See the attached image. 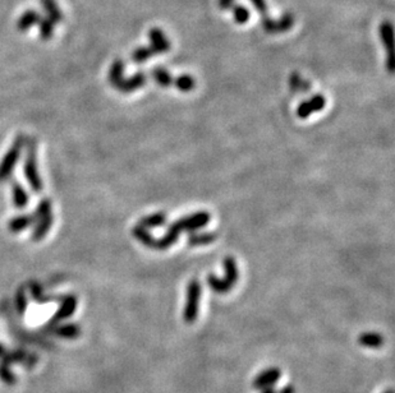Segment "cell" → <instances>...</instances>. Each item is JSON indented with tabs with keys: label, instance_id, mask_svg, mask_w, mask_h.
<instances>
[{
	"label": "cell",
	"instance_id": "1",
	"mask_svg": "<svg viewBox=\"0 0 395 393\" xmlns=\"http://www.w3.org/2000/svg\"><path fill=\"white\" fill-rule=\"evenodd\" d=\"M23 174L26 180L30 184L31 190L33 193L43 192V180L38 173V153H36V142L33 138L27 141V156L23 164Z\"/></svg>",
	"mask_w": 395,
	"mask_h": 393
},
{
	"label": "cell",
	"instance_id": "2",
	"mask_svg": "<svg viewBox=\"0 0 395 393\" xmlns=\"http://www.w3.org/2000/svg\"><path fill=\"white\" fill-rule=\"evenodd\" d=\"M224 268L225 276L224 279H218L214 275L207 276V285L218 294H225L236 285L238 280V270H237L236 261L233 257H227L224 259Z\"/></svg>",
	"mask_w": 395,
	"mask_h": 393
},
{
	"label": "cell",
	"instance_id": "3",
	"mask_svg": "<svg viewBox=\"0 0 395 393\" xmlns=\"http://www.w3.org/2000/svg\"><path fill=\"white\" fill-rule=\"evenodd\" d=\"M23 146H24V137L22 134L17 137L15 144L10 147V150L6 153V156L0 162V183L6 182L9 178H12V173L15 170V164L21 157Z\"/></svg>",
	"mask_w": 395,
	"mask_h": 393
},
{
	"label": "cell",
	"instance_id": "4",
	"mask_svg": "<svg viewBox=\"0 0 395 393\" xmlns=\"http://www.w3.org/2000/svg\"><path fill=\"white\" fill-rule=\"evenodd\" d=\"M201 293H202V290H201L200 282L198 280L191 281L188 284V288H187V302H186L184 313H183L184 322L188 323V325L195 323V321L198 319Z\"/></svg>",
	"mask_w": 395,
	"mask_h": 393
},
{
	"label": "cell",
	"instance_id": "5",
	"mask_svg": "<svg viewBox=\"0 0 395 393\" xmlns=\"http://www.w3.org/2000/svg\"><path fill=\"white\" fill-rule=\"evenodd\" d=\"M209 221H210V215L207 212H198L192 216H187V217L175 221L174 224L169 226V229L174 230L178 234L182 231H195L207 225Z\"/></svg>",
	"mask_w": 395,
	"mask_h": 393
},
{
	"label": "cell",
	"instance_id": "6",
	"mask_svg": "<svg viewBox=\"0 0 395 393\" xmlns=\"http://www.w3.org/2000/svg\"><path fill=\"white\" fill-rule=\"evenodd\" d=\"M281 371L279 368L276 367H273V368H267L265 371H261L260 374H258V377L253 379V383L252 386L255 390H262V388H266V387H274L278 380L281 379Z\"/></svg>",
	"mask_w": 395,
	"mask_h": 393
},
{
	"label": "cell",
	"instance_id": "7",
	"mask_svg": "<svg viewBox=\"0 0 395 393\" xmlns=\"http://www.w3.org/2000/svg\"><path fill=\"white\" fill-rule=\"evenodd\" d=\"M325 104H327L325 98L321 96V95H316V96L310 98L308 101H304L301 105L298 106L297 115H298L301 119H306V118H308L312 113H316V111L322 110V109L325 107Z\"/></svg>",
	"mask_w": 395,
	"mask_h": 393
},
{
	"label": "cell",
	"instance_id": "8",
	"mask_svg": "<svg viewBox=\"0 0 395 393\" xmlns=\"http://www.w3.org/2000/svg\"><path fill=\"white\" fill-rule=\"evenodd\" d=\"M10 187H12V196H13V204L17 210H23L30 203V196L27 190L23 188L22 184L15 178H9Z\"/></svg>",
	"mask_w": 395,
	"mask_h": 393
},
{
	"label": "cell",
	"instance_id": "9",
	"mask_svg": "<svg viewBox=\"0 0 395 393\" xmlns=\"http://www.w3.org/2000/svg\"><path fill=\"white\" fill-rule=\"evenodd\" d=\"M380 36L384 46L388 49V68L390 73L394 72V61H393V26L390 22H382L380 27Z\"/></svg>",
	"mask_w": 395,
	"mask_h": 393
},
{
	"label": "cell",
	"instance_id": "10",
	"mask_svg": "<svg viewBox=\"0 0 395 393\" xmlns=\"http://www.w3.org/2000/svg\"><path fill=\"white\" fill-rule=\"evenodd\" d=\"M149 38L151 40L152 44L150 46V50L154 55L167 53V50L170 49V44H169L167 38L164 36V32L159 29H152L149 32Z\"/></svg>",
	"mask_w": 395,
	"mask_h": 393
},
{
	"label": "cell",
	"instance_id": "11",
	"mask_svg": "<svg viewBox=\"0 0 395 393\" xmlns=\"http://www.w3.org/2000/svg\"><path fill=\"white\" fill-rule=\"evenodd\" d=\"M43 17L36 12L35 9H29L26 12H23L21 17L17 21V29L20 32H26L30 30L33 26H38V23L41 22Z\"/></svg>",
	"mask_w": 395,
	"mask_h": 393
},
{
	"label": "cell",
	"instance_id": "12",
	"mask_svg": "<svg viewBox=\"0 0 395 393\" xmlns=\"http://www.w3.org/2000/svg\"><path fill=\"white\" fill-rule=\"evenodd\" d=\"M53 212L38 219L36 224H35V229L32 231V235H31L32 240L33 242H41L45 238L46 234L50 231L52 225H53Z\"/></svg>",
	"mask_w": 395,
	"mask_h": 393
},
{
	"label": "cell",
	"instance_id": "13",
	"mask_svg": "<svg viewBox=\"0 0 395 393\" xmlns=\"http://www.w3.org/2000/svg\"><path fill=\"white\" fill-rule=\"evenodd\" d=\"M35 224H36V219H35L33 213H30V215H21V216H17L15 219H10L8 222V227H9L10 233L18 234V233H21L23 230H26L27 227L32 226Z\"/></svg>",
	"mask_w": 395,
	"mask_h": 393
},
{
	"label": "cell",
	"instance_id": "14",
	"mask_svg": "<svg viewBox=\"0 0 395 393\" xmlns=\"http://www.w3.org/2000/svg\"><path fill=\"white\" fill-rule=\"evenodd\" d=\"M293 21L295 18L292 17V15H284L281 18V21H270V20H266L264 21V29H265L266 32L269 33H276V32H284V31H288L292 24H293Z\"/></svg>",
	"mask_w": 395,
	"mask_h": 393
},
{
	"label": "cell",
	"instance_id": "15",
	"mask_svg": "<svg viewBox=\"0 0 395 393\" xmlns=\"http://www.w3.org/2000/svg\"><path fill=\"white\" fill-rule=\"evenodd\" d=\"M144 84H146V77H144L142 72H138L135 76L131 77L128 79L124 78L122 82L117 86V90L124 92V93H128V92L135 91L137 88L144 87Z\"/></svg>",
	"mask_w": 395,
	"mask_h": 393
},
{
	"label": "cell",
	"instance_id": "16",
	"mask_svg": "<svg viewBox=\"0 0 395 393\" xmlns=\"http://www.w3.org/2000/svg\"><path fill=\"white\" fill-rule=\"evenodd\" d=\"M40 1H41V7L45 10L46 18L54 24L61 23L63 20V12L58 6L57 0H40Z\"/></svg>",
	"mask_w": 395,
	"mask_h": 393
},
{
	"label": "cell",
	"instance_id": "17",
	"mask_svg": "<svg viewBox=\"0 0 395 393\" xmlns=\"http://www.w3.org/2000/svg\"><path fill=\"white\" fill-rule=\"evenodd\" d=\"M358 342L361 346L370 348H380L384 345V337L380 333L366 332L359 334Z\"/></svg>",
	"mask_w": 395,
	"mask_h": 393
},
{
	"label": "cell",
	"instance_id": "18",
	"mask_svg": "<svg viewBox=\"0 0 395 393\" xmlns=\"http://www.w3.org/2000/svg\"><path fill=\"white\" fill-rule=\"evenodd\" d=\"M124 64L123 61L119 59V61H115L113 64H112V68L109 70V82L110 84L117 88V86L122 82L124 79Z\"/></svg>",
	"mask_w": 395,
	"mask_h": 393
},
{
	"label": "cell",
	"instance_id": "19",
	"mask_svg": "<svg viewBox=\"0 0 395 393\" xmlns=\"http://www.w3.org/2000/svg\"><path fill=\"white\" fill-rule=\"evenodd\" d=\"M167 221V215L159 212V213H154L150 216H144L142 219L140 221V226L144 227V229H151V227L163 226Z\"/></svg>",
	"mask_w": 395,
	"mask_h": 393
},
{
	"label": "cell",
	"instance_id": "20",
	"mask_svg": "<svg viewBox=\"0 0 395 393\" xmlns=\"http://www.w3.org/2000/svg\"><path fill=\"white\" fill-rule=\"evenodd\" d=\"M132 234H133V236L136 238L137 240H140V242H142L144 247H149V248H152V249H154V247H155V240H156V239L150 234V231H149L147 229H144V227L137 225V226H135V229H133Z\"/></svg>",
	"mask_w": 395,
	"mask_h": 393
},
{
	"label": "cell",
	"instance_id": "21",
	"mask_svg": "<svg viewBox=\"0 0 395 393\" xmlns=\"http://www.w3.org/2000/svg\"><path fill=\"white\" fill-rule=\"evenodd\" d=\"M152 78L161 87H169V86H173V84H174L173 77L170 76V73L167 72V69L161 68V67H158V68L152 70Z\"/></svg>",
	"mask_w": 395,
	"mask_h": 393
},
{
	"label": "cell",
	"instance_id": "22",
	"mask_svg": "<svg viewBox=\"0 0 395 393\" xmlns=\"http://www.w3.org/2000/svg\"><path fill=\"white\" fill-rule=\"evenodd\" d=\"M216 240L215 233H202V234H190L188 236V244L191 247H198V245H206Z\"/></svg>",
	"mask_w": 395,
	"mask_h": 393
},
{
	"label": "cell",
	"instance_id": "23",
	"mask_svg": "<svg viewBox=\"0 0 395 393\" xmlns=\"http://www.w3.org/2000/svg\"><path fill=\"white\" fill-rule=\"evenodd\" d=\"M173 86H175L179 91L182 92H190L195 88V86H196V82H195V79H193V77L187 76V75H184V76L178 77V78H175L174 84Z\"/></svg>",
	"mask_w": 395,
	"mask_h": 393
},
{
	"label": "cell",
	"instance_id": "24",
	"mask_svg": "<svg viewBox=\"0 0 395 393\" xmlns=\"http://www.w3.org/2000/svg\"><path fill=\"white\" fill-rule=\"evenodd\" d=\"M77 300L75 296H68L64 299V302L61 305V310L59 313L57 314V317L64 318L69 317L70 314H73L75 311V308H76Z\"/></svg>",
	"mask_w": 395,
	"mask_h": 393
},
{
	"label": "cell",
	"instance_id": "25",
	"mask_svg": "<svg viewBox=\"0 0 395 393\" xmlns=\"http://www.w3.org/2000/svg\"><path fill=\"white\" fill-rule=\"evenodd\" d=\"M54 27L55 24L50 22L47 18H43L41 22L38 23V32H40V38L43 40H50L53 38Z\"/></svg>",
	"mask_w": 395,
	"mask_h": 393
},
{
	"label": "cell",
	"instance_id": "26",
	"mask_svg": "<svg viewBox=\"0 0 395 393\" xmlns=\"http://www.w3.org/2000/svg\"><path fill=\"white\" fill-rule=\"evenodd\" d=\"M52 212H53L52 211V201H50L49 198H44V199H41V201L38 202L36 210L33 211V216H35V219L38 221V219L44 217V216L49 215V213H52Z\"/></svg>",
	"mask_w": 395,
	"mask_h": 393
},
{
	"label": "cell",
	"instance_id": "27",
	"mask_svg": "<svg viewBox=\"0 0 395 393\" xmlns=\"http://www.w3.org/2000/svg\"><path fill=\"white\" fill-rule=\"evenodd\" d=\"M289 84L295 91H308L311 84L298 76V73H293L289 79Z\"/></svg>",
	"mask_w": 395,
	"mask_h": 393
},
{
	"label": "cell",
	"instance_id": "28",
	"mask_svg": "<svg viewBox=\"0 0 395 393\" xmlns=\"http://www.w3.org/2000/svg\"><path fill=\"white\" fill-rule=\"evenodd\" d=\"M154 56V54L151 53L150 47H138L137 50L133 52L132 54V61L135 63H142V61H147L149 58Z\"/></svg>",
	"mask_w": 395,
	"mask_h": 393
},
{
	"label": "cell",
	"instance_id": "29",
	"mask_svg": "<svg viewBox=\"0 0 395 393\" xmlns=\"http://www.w3.org/2000/svg\"><path fill=\"white\" fill-rule=\"evenodd\" d=\"M234 18L239 24H244L250 20V12L244 7H234Z\"/></svg>",
	"mask_w": 395,
	"mask_h": 393
},
{
	"label": "cell",
	"instance_id": "30",
	"mask_svg": "<svg viewBox=\"0 0 395 393\" xmlns=\"http://www.w3.org/2000/svg\"><path fill=\"white\" fill-rule=\"evenodd\" d=\"M252 4L255 6V8L258 9L260 12V15H266V3L265 0H252Z\"/></svg>",
	"mask_w": 395,
	"mask_h": 393
},
{
	"label": "cell",
	"instance_id": "31",
	"mask_svg": "<svg viewBox=\"0 0 395 393\" xmlns=\"http://www.w3.org/2000/svg\"><path fill=\"white\" fill-rule=\"evenodd\" d=\"M61 333L66 334V336H75L77 333H80V331H77L75 325H66V327L61 328Z\"/></svg>",
	"mask_w": 395,
	"mask_h": 393
},
{
	"label": "cell",
	"instance_id": "32",
	"mask_svg": "<svg viewBox=\"0 0 395 393\" xmlns=\"http://www.w3.org/2000/svg\"><path fill=\"white\" fill-rule=\"evenodd\" d=\"M276 393H296V388L293 386H284L283 388H281L279 391H276Z\"/></svg>",
	"mask_w": 395,
	"mask_h": 393
},
{
	"label": "cell",
	"instance_id": "33",
	"mask_svg": "<svg viewBox=\"0 0 395 393\" xmlns=\"http://www.w3.org/2000/svg\"><path fill=\"white\" fill-rule=\"evenodd\" d=\"M233 1L234 0H219V4L223 9H229V8L233 6Z\"/></svg>",
	"mask_w": 395,
	"mask_h": 393
},
{
	"label": "cell",
	"instance_id": "34",
	"mask_svg": "<svg viewBox=\"0 0 395 393\" xmlns=\"http://www.w3.org/2000/svg\"><path fill=\"white\" fill-rule=\"evenodd\" d=\"M261 393H276V390L274 387H266L261 390Z\"/></svg>",
	"mask_w": 395,
	"mask_h": 393
},
{
	"label": "cell",
	"instance_id": "35",
	"mask_svg": "<svg viewBox=\"0 0 395 393\" xmlns=\"http://www.w3.org/2000/svg\"><path fill=\"white\" fill-rule=\"evenodd\" d=\"M384 393H394V391H393V388H389V390H387Z\"/></svg>",
	"mask_w": 395,
	"mask_h": 393
}]
</instances>
